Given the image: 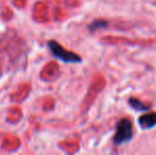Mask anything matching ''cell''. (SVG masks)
I'll return each mask as SVG.
<instances>
[{"instance_id":"4","label":"cell","mask_w":156,"mask_h":155,"mask_svg":"<svg viewBox=\"0 0 156 155\" xmlns=\"http://www.w3.org/2000/svg\"><path fill=\"white\" fill-rule=\"evenodd\" d=\"M129 103L131 107H133L134 110L138 111V112H147V111H150L151 108V105H147L146 103L136 99V98H129Z\"/></svg>"},{"instance_id":"1","label":"cell","mask_w":156,"mask_h":155,"mask_svg":"<svg viewBox=\"0 0 156 155\" xmlns=\"http://www.w3.org/2000/svg\"><path fill=\"white\" fill-rule=\"evenodd\" d=\"M133 137L132 123L127 118L121 119L116 125V134L114 136V143L116 146H121L129 143Z\"/></svg>"},{"instance_id":"2","label":"cell","mask_w":156,"mask_h":155,"mask_svg":"<svg viewBox=\"0 0 156 155\" xmlns=\"http://www.w3.org/2000/svg\"><path fill=\"white\" fill-rule=\"evenodd\" d=\"M48 47H49L52 54L55 58H60L61 61H63L65 63H80L82 61L81 56H79L78 54L73 53V52L67 51L55 41H50L48 43Z\"/></svg>"},{"instance_id":"5","label":"cell","mask_w":156,"mask_h":155,"mask_svg":"<svg viewBox=\"0 0 156 155\" xmlns=\"http://www.w3.org/2000/svg\"><path fill=\"white\" fill-rule=\"evenodd\" d=\"M106 26H107L106 21L99 19V20H94L93 23L88 26V28H89V30H90V31H94V30L101 29V28H105Z\"/></svg>"},{"instance_id":"3","label":"cell","mask_w":156,"mask_h":155,"mask_svg":"<svg viewBox=\"0 0 156 155\" xmlns=\"http://www.w3.org/2000/svg\"><path fill=\"white\" fill-rule=\"evenodd\" d=\"M138 124L142 130H149L156 125V113H148L138 118Z\"/></svg>"}]
</instances>
